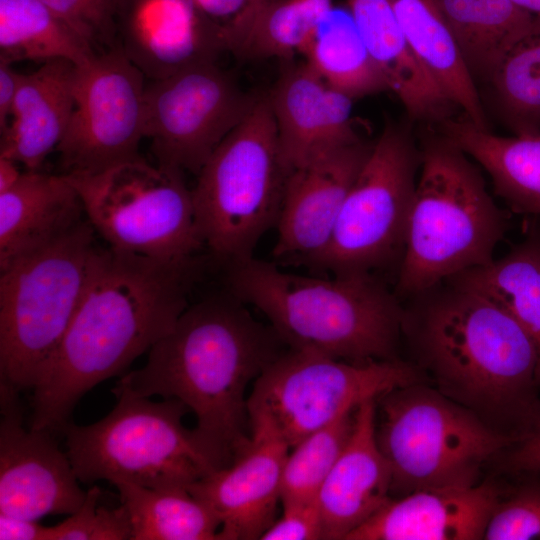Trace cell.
<instances>
[{"mask_svg": "<svg viewBox=\"0 0 540 540\" xmlns=\"http://www.w3.org/2000/svg\"><path fill=\"white\" fill-rule=\"evenodd\" d=\"M197 271L196 258L163 261L99 248L78 309L32 389L30 428L64 432L85 393L171 331Z\"/></svg>", "mask_w": 540, "mask_h": 540, "instance_id": "1", "label": "cell"}, {"mask_svg": "<svg viewBox=\"0 0 540 540\" xmlns=\"http://www.w3.org/2000/svg\"><path fill=\"white\" fill-rule=\"evenodd\" d=\"M287 347L229 291L187 308L149 350L146 364L125 374L112 392L161 396L195 414V433L220 468L248 443L245 392Z\"/></svg>", "mask_w": 540, "mask_h": 540, "instance_id": "2", "label": "cell"}, {"mask_svg": "<svg viewBox=\"0 0 540 540\" xmlns=\"http://www.w3.org/2000/svg\"><path fill=\"white\" fill-rule=\"evenodd\" d=\"M226 282L267 317L287 348L351 362L393 359L404 307L372 272L320 279L252 256L227 263Z\"/></svg>", "mask_w": 540, "mask_h": 540, "instance_id": "3", "label": "cell"}, {"mask_svg": "<svg viewBox=\"0 0 540 540\" xmlns=\"http://www.w3.org/2000/svg\"><path fill=\"white\" fill-rule=\"evenodd\" d=\"M409 299L402 330L441 382L465 399L530 418L538 407L537 353L506 309L452 278Z\"/></svg>", "mask_w": 540, "mask_h": 540, "instance_id": "4", "label": "cell"}, {"mask_svg": "<svg viewBox=\"0 0 540 540\" xmlns=\"http://www.w3.org/2000/svg\"><path fill=\"white\" fill-rule=\"evenodd\" d=\"M421 162L394 292L410 298L494 260L507 217L470 157L442 133L422 139Z\"/></svg>", "mask_w": 540, "mask_h": 540, "instance_id": "5", "label": "cell"}, {"mask_svg": "<svg viewBox=\"0 0 540 540\" xmlns=\"http://www.w3.org/2000/svg\"><path fill=\"white\" fill-rule=\"evenodd\" d=\"M88 220L0 268V384L33 389L64 337L100 247Z\"/></svg>", "mask_w": 540, "mask_h": 540, "instance_id": "6", "label": "cell"}, {"mask_svg": "<svg viewBox=\"0 0 540 540\" xmlns=\"http://www.w3.org/2000/svg\"><path fill=\"white\" fill-rule=\"evenodd\" d=\"M103 419L69 423L66 452L79 481L107 480L148 488L185 487L220 469L194 429L183 424L190 411L181 401L128 393Z\"/></svg>", "mask_w": 540, "mask_h": 540, "instance_id": "7", "label": "cell"}, {"mask_svg": "<svg viewBox=\"0 0 540 540\" xmlns=\"http://www.w3.org/2000/svg\"><path fill=\"white\" fill-rule=\"evenodd\" d=\"M197 176L192 196L204 245L226 263L252 257L276 226L287 176L268 96L256 98Z\"/></svg>", "mask_w": 540, "mask_h": 540, "instance_id": "8", "label": "cell"}, {"mask_svg": "<svg viewBox=\"0 0 540 540\" xmlns=\"http://www.w3.org/2000/svg\"><path fill=\"white\" fill-rule=\"evenodd\" d=\"M183 173L139 156L96 173L65 175L87 220L108 247L163 261H187L205 245Z\"/></svg>", "mask_w": 540, "mask_h": 540, "instance_id": "9", "label": "cell"}, {"mask_svg": "<svg viewBox=\"0 0 540 540\" xmlns=\"http://www.w3.org/2000/svg\"><path fill=\"white\" fill-rule=\"evenodd\" d=\"M380 399L376 436L391 470V490L397 492L475 485L482 465L516 440L438 394L411 385Z\"/></svg>", "mask_w": 540, "mask_h": 540, "instance_id": "10", "label": "cell"}, {"mask_svg": "<svg viewBox=\"0 0 540 540\" xmlns=\"http://www.w3.org/2000/svg\"><path fill=\"white\" fill-rule=\"evenodd\" d=\"M417 381L412 366L394 359L351 362L287 348L254 381L250 425L270 428L292 448L363 402Z\"/></svg>", "mask_w": 540, "mask_h": 540, "instance_id": "11", "label": "cell"}, {"mask_svg": "<svg viewBox=\"0 0 540 540\" xmlns=\"http://www.w3.org/2000/svg\"><path fill=\"white\" fill-rule=\"evenodd\" d=\"M420 162L411 128L387 123L345 198L326 247L307 264L344 275L401 261Z\"/></svg>", "mask_w": 540, "mask_h": 540, "instance_id": "12", "label": "cell"}, {"mask_svg": "<svg viewBox=\"0 0 540 540\" xmlns=\"http://www.w3.org/2000/svg\"><path fill=\"white\" fill-rule=\"evenodd\" d=\"M256 98L246 95L214 60L150 80L144 94V135L157 164L197 175Z\"/></svg>", "mask_w": 540, "mask_h": 540, "instance_id": "13", "label": "cell"}, {"mask_svg": "<svg viewBox=\"0 0 540 540\" xmlns=\"http://www.w3.org/2000/svg\"><path fill=\"white\" fill-rule=\"evenodd\" d=\"M144 74L120 46L77 65L74 109L56 151L64 174H90L139 157Z\"/></svg>", "mask_w": 540, "mask_h": 540, "instance_id": "14", "label": "cell"}, {"mask_svg": "<svg viewBox=\"0 0 540 540\" xmlns=\"http://www.w3.org/2000/svg\"><path fill=\"white\" fill-rule=\"evenodd\" d=\"M19 393L0 384V513L37 521L70 515L86 491L52 433L23 426Z\"/></svg>", "mask_w": 540, "mask_h": 540, "instance_id": "15", "label": "cell"}, {"mask_svg": "<svg viewBox=\"0 0 540 540\" xmlns=\"http://www.w3.org/2000/svg\"><path fill=\"white\" fill-rule=\"evenodd\" d=\"M289 449L270 428L250 425V439L233 461L188 487L218 517V539H260L275 521Z\"/></svg>", "mask_w": 540, "mask_h": 540, "instance_id": "16", "label": "cell"}, {"mask_svg": "<svg viewBox=\"0 0 540 540\" xmlns=\"http://www.w3.org/2000/svg\"><path fill=\"white\" fill-rule=\"evenodd\" d=\"M372 145L360 140L287 174L276 223V258L308 263L326 247Z\"/></svg>", "mask_w": 540, "mask_h": 540, "instance_id": "17", "label": "cell"}, {"mask_svg": "<svg viewBox=\"0 0 540 540\" xmlns=\"http://www.w3.org/2000/svg\"><path fill=\"white\" fill-rule=\"evenodd\" d=\"M268 98L287 174L361 140L351 117L353 99L328 85L305 62L286 69Z\"/></svg>", "mask_w": 540, "mask_h": 540, "instance_id": "18", "label": "cell"}, {"mask_svg": "<svg viewBox=\"0 0 540 540\" xmlns=\"http://www.w3.org/2000/svg\"><path fill=\"white\" fill-rule=\"evenodd\" d=\"M195 0H122L119 45L150 80L214 60L222 49L219 26L205 20Z\"/></svg>", "mask_w": 540, "mask_h": 540, "instance_id": "19", "label": "cell"}, {"mask_svg": "<svg viewBox=\"0 0 540 540\" xmlns=\"http://www.w3.org/2000/svg\"><path fill=\"white\" fill-rule=\"evenodd\" d=\"M498 500L487 483L415 490L390 498L346 540L483 539Z\"/></svg>", "mask_w": 540, "mask_h": 540, "instance_id": "20", "label": "cell"}, {"mask_svg": "<svg viewBox=\"0 0 540 540\" xmlns=\"http://www.w3.org/2000/svg\"><path fill=\"white\" fill-rule=\"evenodd\" d=\"M392 474L376 436L375 400L355 411L352 434L316 500L324 539L346 540L389 499Z\"/></svg>", "mask_w": 540, "mask_h": 540, "instance_id": "21", "label": "cell"}, {"mask_svg": "<svg viewBox=\"0 0 540 540\" xmlns=\"http://www.w3.org/2000/svg\"><path fill=\"white\" fill-rule=\"evenodd\" d=\"M77 65L65 59L43 62L22 75L0 156L37 171L60 144L74 109Z\"/></svg>", "mask_w": 540, "mask_h": 540, "instance_id": "22", "label": "cell"}, {"mask_svg": "<svg viewBox=\"0 0 540 540\" xmlns=\"http://www.w3.org/2000/svg\"><path fill=\"white\" fill-rule=\"evenodd\" d=\"M371 56L410 119L440 124L456 106L409 47L389 0H346Z\"/></svg>", "mask_w": 540, "mask_h": 540, "instance_id": "23", "label": "cell"}, {"mask_svg": "<svg viewBox=\"0 0 540 540\" xmlns=\"http://www.w3.org/2000/svg\"><path fill=\"white\" fill-rule=\"evenodd\" d=\"M82 214L65 174L27 170L0 194V268L59 238L83 221Z\"/></svg>", "mask_w": 540, "mask_h": 540, "instance_id": "24", "label": "cell"}, {"mask_svg": "<svg viewBox=\"0 0 540 540\" xmlns=\"http://www.w3.org/2000/svg\"><path fill=\"white\" fill-rule=\"evenodd\" d=\"M440 133L477 162L515 212L540 215V135L500 136L465 115L439 124Z\"/></svg>", "mask_w": 540, "mask_h": 540, "instance_id": "25", "label": "cell"}, {"mask_svg": "<svg viewBox=\"0 0 540 540\" xmlns=\"http://www.w3.org/2000/svg\"><path fill=\"white\" fill-rule=\"evenodd\" d=\"M333 0H249L219 26L221 48L249 60L302 53Z\"/></svg>", "mask_w": 540, "mask_h": 540, "instance_id": "26", "label": "cell"}, {"mask_svg": "<svg viewBox=\"0 0 540 540\" xmlns=\"http://www.w3.org/2000/svg\"><path fill=\"white\" fill-rule=\"evenodd\" d=\"M412 52L456 108L474 125L489 129L470 74L437 0H389Z\"/></svg>", "mask_w": 540, "mask_h": 540, "instance_id": "27", "label": "cell"}, {"mask_svg": "<svg viewBox=\"0 0 540 540\" xmlns=\"http://www.w3.org/2000/svg\"><path fill=\"white\" fill-rule=\"evenodd\" d=\"M451 278L498 303L519 323L536 349L540 385V226L532 224L505 256Z\"/></svg>", "mask_w": 540, "mask_h": 540, "instance_id": "28", "label": "cell"}, {"mask_svg": "<svg viewBox=\"0 0 540 540\" xmlns=\"http://www.w3.org/2000/svg\"><path fill=\"white\" fill-rule=\"evenodd\" d=\"M462 58L477 84L534 16L510 0H437Z\"/></svg>", "mask_w": 540, "mask_h": 540, "instance_id": "29", "label": "cell"}, {"mask_svg": "<svg viewBox=\"0 0 540 540\" xmlns=\"http://www.w3.org/2000/svg\"><path fill=\"white\" fill-rule=\"evenodd\" d=\"M305 63L328 85L353 100L389 90L349 11L332 10L302 51Z\"/></svg>", "mask_w": 540, "mask_h": 540, "instance_id": "30", "label": "cell"}, {"mask_svg": "<svg viewBox=\"0 0 540 540\" xmlns=\"http://www.w3.org/2000/svg\"><path fill=\"white\" fill-rule=\"evenodd\" d=\"M129 514L132 540H215L221 523L188 488L114 484Z\"/></svg>", "mask_w": 540, "mask_h": 540, "instance_id": "31", "label": "cell"}, {"mask_svg": "<svg viewBox=\"0 0 540 540\" xmlns=\"http://www.w3.org/2000/svg\"><path fill=\"white\" fill-rule=\"evenodd\" d=\"M93 47L41 0H0V62H88Z\"/></svg>", "mask_w": 540, "mask_h": 540, "instance_id": "32", "label": "cell"}, {"mask_svg": "<svg viewBox=\"0 0 540 540\" xmlns=\"http://www.w3.org/2000/svg\"><path fill=\"white\" fill-rule=\"evenodd\" d=\"M486 83L513 135H540V18L534 17L508 45Z\"/></svg>", "mask_w": 540, "mask_h": 540, "instance_id": "33", "label": "cell"}, {"mask_svg": "<svg viewBox=\"0 0 540 540\" xmlns=\"http://www.w3.org/2000/svg\"><path fill=\"white\" fill-rule=\"evenodd\" d=\"M356 409L308 434L288 452L281 478L282 504L317 497L349 441Z\"/></svg>", "mask_w": 540, "mask_h": 540, "instance_id": "34", "label": "cell"}, {"mask_svg": "<svg viewBox=\"0 0 540 540\" xmlns=\"http://www.w3.org/2000/svg\"><path fill=\"white\" fill-rule=\"evenodd\" d=\"M101 491H86L80 508L67 519L50 526L49 540H132V526L126 507L99 504Z\"/></svg>", "mask_w": 540, "mask_h": 540, "instance_id": "35", "label": "cell"}, {"mask_svg": "<svg viewBox=\"0 0 540 540\" xmlns=\"http://www.w3.org/2000/svg\"><path fill=\"white\" fill-rule=\"evenodd\" d=\"M483 539L540 540V481L527 482L497 501Z\"/></svg>", "mask_w": 540, "mask_h": 540, "instance_id": "36", "label": "cell"}, {"mask_svg": "<svg viewBox=\"0 0 540 540\" xmlns=\"http://www.w3.org/2000/svg\"><path fill=\"white\" fill-rule=\"evenodd\" d=\"M61 20L95 45L115 47L122 0H41Z\"/></svg>", "mask_w": 540, "mask_h": 540, "instance_id": "37", "label": "cell"}, {"mask_svg": "<svg viewBox=\"0 0 540 540\" xmlns=\"http://www.w3.org/2000/svg\"><path fill=\"white\" fill-rule=\"evenodd\" d=\"M282 515L275 519L260 540L324 539L320 509L315 499L283 503Z\"/></svg>", "mask_w": 540, "mask_h": 540, "instance_id": "38", "label": "cell"}, {"mask_svg": "<svg viewBox=\"0 0 540 540\" xmlns=\"http://www.w3.org/2000/svg\"><path fill=\"white\" fill-rule=\"evenodd\" d=\"M509 465L516 471L540 472V407L529 418L525 431L516 438Z\"/></svg>", "mask_w": 540, "mask_h": 540, "instance_id": "39", "label": "cell"}, {"mask_svg": "<svg viewBox=\"0 0 540 540\" xmlns=\"http://www.w3.org/2000/svg\"><path fill=\"white\" fill-rule=\"evenodd\" d=\"M50 527L37 520L17 518L0 513L1 540H49Z\"/></svg>", "mask_w": 540, "mask_h": 540, "instance_id": "40", "label": "cell"}, {"mask_svg": "<svg viewBox=\"0 0 540 540\" xmlns=\"http://www.w3.org/2000/svg\"><path fill=\"white\" fill-rule=\"evenodd\" d=\"M12 64L0 62V129L4 130L10 120L14 101L21 83L22 75L11 67Z\"/></svg>", "mask_w": 540, "mask_h": 540, "instance_id": "41", "label": "cell"}, {"mask_svg": "<svg viewBox=\"0 0 540 540\" xmlns=\"http://www.w3.org/2000/svg\"><path fill=\"white\" fill-rule=\"evenodd\" d=\"M17 162L0 156V194L14 187L22 176Z\"/></svg>", "mask_w": 540, "mask_h": 540, "instance_id": "42", "label": "cell"}, {"mask_svg": "<svg viewBox=\"0 0 540 540\" xmlns=\"http://www.w3.org/2000/svg\"><path fill=\"white\" fill-rule=\"evenodd\" d=\"M522 10L540 18V0H510Z\"/></svg>", "mask_w": 540, "mask_h": 540, "instance_id": "43", "label": "cell"}]
</instances>
